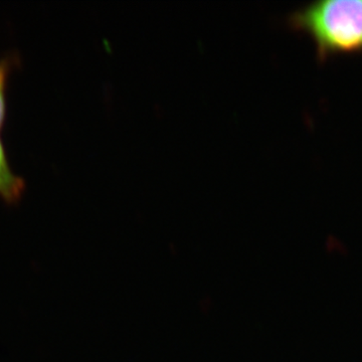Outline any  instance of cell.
Returning a JSON list of instances; mask_svg holds the SVG:
<instances>
[{
  "mask_svg": "<svg viewBox=\"0 0 362 362\" xmlns=\"http://www.w3.org/2000/svg\"><path fill=\"white\" fill-rule=\"evenodd\" d=\"M293 30L313 40L317 59L362 52V0H318L292 11Z\"/></svg>",
  "mask_w": 362,
  "mask_h": 362,
  "instance_id": "1",
  "label": "cell"
},
{
  "mask_svg": "<svg viewBox=\"0 0 362 362\" xmlns=\"http://www.w3.org/2000/svg\"><path fill=\"white\" fill-rule=\"evenodd\" d=\"M25 190V181L16 175L7 161L4 145L0 141V197L4 201H18Z\"/></svg>",
  "mask_w": 362,
  "mask_h": 362,
  "instance_id": "2",
  "label": "cell"
},
{
  "mask_svg": "<svg viewBox=\"0 0 362 362\" xmlns=\"http://www.w3.org/2000/svg\"><path fill=\"white\" fill-rule=\"evenodd\" d=\"M11 65L9 59H2L0 61V129L4 122V116H6V90Z\"/></svg>",
  "mask_w": 362,
  "mask_h": 362,
  "instance_id": "3",
  "label": "cell"
}]
</instances>
